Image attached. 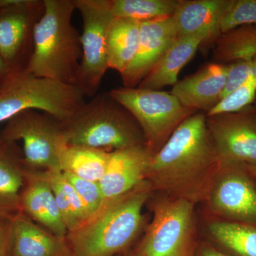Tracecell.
<instances>
[{"label": "cell", "mask_w": 256, "mask_h": 256, "mask_svg": "<svg viewBox=\"0 0 256 256\" xmlns=\"http://www.w3.org/2000/svg\"><path fill=\"white\" fill-rule=\"evenodd\" d=\"M250 78H254L256 82V57L248 62L229 65L226 87L222 99Z\"/></svg>", "instance_id": "30"}, {"label": "cell", "mask_w": 256, "mask_h": 256, "mask_svg": "<svg viewBox=\"0 0 256 256\" xmlns=\"http://www.w3.org/2000/svg\"><path fill=\"white\" fill-rule=\"evenodd\" d=\"M119 256H134L132 255V252L131 254H128V252H126V254H122V255H120Z\"/></svg>", "instance_id": "36"}, {"label": "cell", "mask_w": 256, "mask_h": 256, "mask_svg": "<svg viewBox=\"0 0 256 256\" xmlns=\"http://www.w3.org/2000/svg\"><path fill=\"white\" fill-rule=\"evenodd\" d=\"M82 15V58L77 86L86 98L97 95L108 70L107 32L111 20L112 0H76Z\"/></svg>", "instance_id": "9"}, {"label": "cell", "mask_w": 256, "mask_h": 256, "mask_svg": "<svg viewBox=\"0 0 256 256\" xmlns=\"http://www.w3.org/2000/svg\"><path fill=\"white\" fill-rule=\"evenodd\" d=\"M44 12V0H15L0 11V56L13 70L28 67L35 28Z\"/></svg>", "instance_id": "11"}, {"label": "cell", "mask_w": 256, "mask_h": 256, "mask_svg": "<svg viewBox=\"0 0 256 256\" xmlns=\"http://www.w3.org/2000/svg\"><path fill=\"white\" fill-rule=\"evenodd\" d=\"M85 98L76 86L36 76L26 69L13 70L0 88V124L30 110L64 122L86 104Z\"/></svg>", "instance_id": "5"}, {"label": "cell", "mask_w": 256, "mask_h": 256, "mask_svg": "<svg viewBox=\"0 0 256 256\" xmlns=\"http://www.w3.org/2000/svg\"><path fill=\"white\" fill-rule=\"evenodd\" d=\"M0 256H11V223L0 220Z\"/></svg>", "instance_id": "31"}, {"label": "cell", "mask_w": 256, "mask_h": 256, "mask_svg": "<svg viewBox=\"0 0 256 256\" xmlns=\"http://www.w3.org/2000/svg\"><path fill=\"white\" fill-rule=\"evenodd\" d=\"M178 38L173 16L142 22L137 54L121 74L124 87L137 88Z\"/></svg>", "instance_id": "14"}, {"label": "cell", "mask_w": 256, "mask_h": 256, "mask_svg": "<svg viewBox=\"0 0 256 256\" xmlns=\"http://www.w3.org/2000/svg\"><path fill=\"white\" fill-rule=\"evenodd\" d=\"M12 72V69L10 68L9 65L0 56V88L2 86Z\"/></svg>", "instance_id": "33"}, {"label": "cell", "mask_w": 256, "mask_h": 256, "mask_svg": "<svg viewBox=\"0 0 256 256\" xmlns=\"http://www.w3.org/2000/svg\"><path fill=\"white\" fill-rule=\"evenodd\" d=\"M153 156L146 144L110 152L105 175L99 182L102 203L98 213L146 180Z\"/></svg>", "instance_id": "13"}, {"label": "cell", "mask_w": 256, "mask_h": 256, "mask_svg": "<svg viewBox=\"0 0 256 256\" xmlns=\"http://www.w3.org/2000/svg\"><path fill=\"white\" fill-rule=\"evenodd\" d=\"M154 192L146 180L124 196L69 232L75 256H119L126 254L144 226L143 210Z\"/></svg>", "instance_id": "3"}, {"label": "cell", "mask_w": 256, "mask_h": 256, "mask_svg": "<svg viewBox=\"0 0 256 256\" xmlns=\"http://www.w3.org/2000/svg\"><path fill=\"white\" fill-rule=\"evenodd\" d=\"M42 174L54 194L56 201L68 233L90 220L86 207L62 171L48 170L42 172Z\"/></svg>", "instance_id": "23"}, {"label": "cell", "mask_w": 256, "mask_h": 256, "mask_svg": "<svg viewBox=\"0 0 256 256\" xmlns=\"http://www.w3.org/2000/svg\"><path fill=\"white\" fill-rule=\"evenodd\" d=\"M64 174L75 188L82 203L86 207L90 220L99 212L102 206V196L100 184L98 182L82 180L72 174L66 173Z\"/></svg>", "instance_id": "29"}, {"label": "cell", "mask_w": 256, "mask_h": 256, "mask_svg": "<svg viewBox=\"0 0 256 256\" xmlns=\"http://www.w3.org/2000/svg\"><path fill=\"white\" fill-rule=\"evenodd\" d=\"M229 65L208 64L176 82L171 92L182 105L207 114L222 100Z\"/></svg>", "instance_id": "15"}, {"label": "cell", "mask_w": 256, "mask_h": 256, "mask_svg": "<svg viewBox=\"0 0 256 256\" xmlns=\"http://www.w3.org/2000/svg\"><path fill=\"white\" fill-rule=\"evenodd\" d=\"M110 94L136 120L154 154L180 124L198 112L182 105L171 92L124 86L112 89Z\"/></svg>", "instance_id": "6"}, {"label": "cell", "mask_w": 256, "mask_h": 256, "mask_svg": "<svg viewBox=\"0 0 256 256\" xmlns=\"http://www.w3.org/2000/svg\"><path fill=\"white\" fill-rule=\"evenodd\" d=\"M247 168L249 172H250V174H252L256 185V166H247Z\"/></svg>", "instance_id": "35"}, {"label": "cell", "mask_w": 256, "mask_h": 256, "mask_svg": "<svg viewBox=\"0 0 256 256\" xmlns=\"http://www.w3.org/2000/svg\"><path fill=\"white\" fill-rule=\"evenodd\" d=\"M196 256H229L210 244H203L198 248Z\"/></svg>", "instance_id": "32"}, {"label": "cell", "mask_w": 256, "mask_h": 256, "mask_svg": "<svg viewBox=\"0 0 256 256\" xmlns=\"http://www.w3.org/2000/svg\"><path fill=\"white\" fill-rule=\"evenodd\" d=\"M142 23L129 18H112L107 32L109 69L124 74L137 54Z\"/></svg>", "instance_id": "21"}, {"label": "cell", "mask_w": 256, "mask_h": 256, "mask_svg": "<svg viewBox=\"0 0 256 256\" xmlns=\"http://www.w3.org/2000/svg\"><path fill=\"white\" fill-rule=\"evenodd\" d=\"M216 64L248 62L256 57V25H242L222 34L215 42Z\"/></svg>", "instance_id": "25"}, {"label": "cell", "mask_w": 256, "mask_h": 256, "mask_svg": "<svg viewBox=\"0 0 256 256\" xmlns=\"http://www.w3.org/2000/svg\"><path fill=\"white\" fill-rule=\"evenodd\" d=\"M22 212L35 223L60 237H66L64 224L54 194L42 172L28 170L21 196Z\"/></svg>", "instance_id": "18"}, {"label": "cell", "mask_w": 256, "mask_h": 256, "mask_svg": "<svg viewBox=\"0 0 256 256\" xmlns=\"http://www.w3.org/2000/svg\"><path fill=\"white\" fill-rule=\"evenodd\" d=\"M44 12L34 34V52L26 70L38 77L76 86L82 46L72 23L76 0H44Z\"/></svg>", "instance_id": "2"}, {"label": "cell", "mask_w": 256, "mask_h": 256, "mask_svg": "<svg viewBox=\"0 0 256 256\" xmlns=\"http://www.w3.org/2000/svg\"><path fill=\"white\" fill-rule=\"evenodd\" d=\"M256 101V82L254 78H248L242 85L233 92L225 96L206 116L233 114L252 105Z\"/></svg>", "instance_id": "27"}, {"label": "cell", "mask_w": 256, "mask_h": 256, "mask_svg": "<svg viewBox=\"0 0 256 256\" xmlns=\"http://www.w3.org/2000/svg\"><path fill=\"white\" fill-rule=\"evenodd\" d=\"M220 162L206 122L198 112L182 122L152 159L153 190L196 204L206 200Z\"/></svg>", "instance_id": "1"}, {"label": "cell", "mask_w": 256, "mask_h": 256, "mask_svg": "<svg viewBox=\"0 0 256 256\" xmlns=\"http://www.w3.org/2000/svg\"><path fill=\"white\" fill-rule=\"evenodd\" d=\"M208 232L222 252L229 256H256V226L218 220L210 224Z\"/></svg>", "instance_id": "24"}, {"label": "cell", "mask_w": 256, "mask_h": 256, "mask_svg": "<svg viewBox=\"0 0 256 256\" xmlns=\"http://www.w3.org/2000/svg\"><path fill=\"white\" fill-rule=\"evenodd\" d=\"M15 0H0V11L3 8L9 6V5L12 4L14 2Z\"/></svg>", "instance_id": "34"}, {"label": "cell", "mask_w": 256, "mask_h": 256, "mask_svg": "<svg viewBox=\"0 0 256 256\" xmlns=\"http://www.w3.org/2000/svg\"><path fill=\"white\" fill-rule=\"evenodd\" d=\"M220 163L256 166V104L233 114L206 116Z\"/></svg>", "instance_id": "12"}, {"label": "cell", "mask_w": 256, "mask_h": 256, "mask_svg": "<svg viewBox=\"0 0 256 256\" xmlns=\"http://www.w3.org/2000/svg\"><path fill=\"white\" fill-rule=\"evenodd\" d=\"M62 126L67 144L72 146L112 152L146 144L136 120L110 92L94 96L62 122Z\"/></svg>", "instance_id": "4"}, {"label": "cell", "mask_w": 256, "mask_h": 256, "mask_svg": "<svg viewBox=\"0 0 256 256\" xmlns=\"http://www.w3.org/2000/svg\"><path fill=\"white\" fill-rule=\"evenodd\" d=\"M247 24L256 25V0H234L222 20V34Z\"/></svg>", "instance_id": "28"}, {"label": "cell", "mask_w": 256, "mask_h": 256, "mask_svg": "<svg viewBox=\"0 0 256 256\" xmlns=\"http://www.w3.org/2000/svg\"><path fill=\"white\" fill-rule=\"evenodd\" d=\"M11 256H75L66 237H60L20 212L11 220Z\"/></svg>", "instance_id": "17"}, {"label": "cell", "mask_w": 256, "mask_h": 256, "mask_svg": "<svg viewBox=\"0 0 256 256\" xmlns=\"http://www.w3.org/2000/svg\"><path fill=\"white\" fill-rule=\"evenodd\" d=\"M195 204L166 196L152 207L153 218L134 256H194Z\"/></svg>", "instance_id": "7"}, {"label": "cell", "mask_w": 256, "mask_h": 256, "mask_svg": "<svg viewBox=\"0 0 256 256\" xmlns=\"http://www.w3.org/2000/svg\"><path fill=\"white\" fill-rule=\"evenodd\" d=\"M28 170L18 144L0 138V220H11L22 212L21 196Z\"/></svg>", "instance_id": "19"}, {"label": "cell", "mask_w": 256, "mask_h": 256, "mask_svg": "<svg viewBox=\"0 0 256 256\" xmlns=\"http://www.w3.org/2000/svg\"><path fill=\"white\" fill-rule=\"evenodd\" d=\"M0 138L10 142L22 141L23 154L28 169L60 170V152L67 144L62 122L36 110H26L6 122Z\"/></svg>", "instance_id": "8"}, {"label": "cell", "mask_w": 256, "mask_h": 256, "mask_svg": "<svg viewBox=\"0 0 256 256\" xmlns=\"http://www.w3.org/2000/svg\"><path fill=\"white\" fill-rule=\"evenodd\" d=\"M204 44V38L202 36L178 37L138 87L161 90L165 87L174 86L178 82V75L184 67L196 55L200 47Z\"/></svg>", "instance_id": "20"}, {"label": "cell", "mask_w": 256, "mask_h": 256, "mask_svg": "<svg viewBox=\"0 0 256 256\" xmlns=\"http://www.w3.org/2000/svg\"><path fill=\"white\" fill-rule=\"evenodd\" d=\"M110 152L82 146L66 144L60 152V170L66 174L100 182L108 165Z\"/></svg>", "instance_id": "22"}, {"label": "cell", "mask_w": 256, "mask_h": 256, "mask_svg": "<svg viewBox=\"0 0 256 256\" xmlns=\"http://www.w3.org/2000/svg\"><path fill=\"white\" fill-rule=\"evenodd\" d=\"M234 0H182L173 18L178 37L202 36L205 44L215 43L220 24ZM204 44V45H205Z\"/></svg>", "instance_id": "16"}, {"label": "cell", "mask_w": 256, "mask_h": 256, "mask_svg": "<svg viewBox=\"0 0 256 256\" xmlns=\"http://www.w3.org/2000/svg\"><path fill=\"white\" fill-rule=\"evenodd\" d=\"M182 0H112L114 18L140 22L174 16Z\"/></svg>", "instance_id": "26"}, {"label": "cell", "mask_w": 256, "mask_h": 256, "mask_svg": "<svg viewBox=\"0 0 256 256\" xmlns=\"http://www.w3.org/2000/svg\"><path fill=\"white\" fill-rule=\"evenodd\" d=\"M205 201L224 220L256 226V185L246 166L220 163Z\"/></svg>", "instance_id": "10"}]
</instances>
